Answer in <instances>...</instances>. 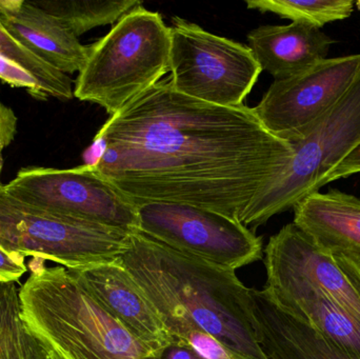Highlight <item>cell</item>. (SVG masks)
<instances>
[{"mask_svg":"<svg viewBox=\"0 0 360 359\" xmlns=\"http://www.w3.org/2000/svg\"><path fill=\"white\" fill-rule=\"evenodd\" d=\"M94 148L91 166L137 206L192 204L238 221L293 156L253 107L192 98L170 77L111 116Z\"/></svg>","mask_w":360,"mask_h":359,"instance_id":"6da1fadb","label":"cell"},{"mask_svg":"<svg viewBox=\"0 0 360 359\" xmlns=\"http://www.w3.org/2000/svg\"><path fill=\"white\" fill-rule=\"evenodd\" d=\"M118 263L151 301L165 327L191 320L236 359H269L254 330L251 289L235 271L182 254L133 232Z\"/></svg>","mask_w":360,"mask_h":359,"instance_id":"7a4b0ae2","label":"cell"},{"mask_svg":"<svg viewBox=\"0 0 360 359\" xmlns=\"http://www.w3.org/2000/svg\"><path fill=\"white\" fill-rule=\"evenodd\" d=\"M19 289L22 318L54 359H158L61 267L33 257Z\"/></svg>","mask_w":360,"mask_h":359,"instance_id":"3957f363","label":"cell"},{"mask_svg":"<svg viewBox=\"0 0 360 359\" xmlns=\"http://www.w3.org/2000/svg\"><path fill=\"white\" fill-rule=\"evenodd\" d=\"M171 29L162 15L135 6L89 46L74 97L113 116L170 72Z\"/></svg>","mask_w":360,"mask_h":359,"instance_id":"277c9868","label":"cell"},{"mask_svg":"<svg viewBox=\"0 0 360 359\" xmlns=\"http://www.w3.org/2000/svg\"><path fill=\"white\" fill-rule=\"evenodd\" d=\"M292 156L281 172L252 200L239 217L258 227L319 191L328 175L360 143V70L344 96L302 139L289 143Z\"/></svg>","mask_w":360,"mask_h":359,"instance_id":"5b68a950","label":"cell"},{"mask_svg":"<svg viewBox=\"0 0 360 359\" xmlns=\"http://www.w3.org/2000/svg\"><path fill=\"white\" fill-rule=\"evenodd\" d=\"M131 233L32 208L0 190V246L68 270L114 263Z\"/></svg>","mask_w":360,"mask_h":359,"instance_id":"8992f818","label":"cell"},{"mask_svg":"<svg viewBox=\"0 0 360 359\" xmlns=\"http://www.w3.org/2000/svg\"><path fill=\"white\" fill-rule=\"evenodd\" d=\"M170 29L173 88L212 105H243L262 72L249 46L177 16Z\"/></svg>","mask_w":360,"mask_h":359,"instance_id":"52a82bcc","label":"cell"},{"mask_svg":"<svg viewBox=\"0 0 360 359\" xmlns=\"http://www.w3.org/2000/svg\"><path fill=\"white\" fill-rule=\"evenodd\" d=\"M4 189L13 200L32 208L127 233L139 232L137 204L91 164L72 169L27 167Z\"/></svg>","mask_w":360,"mask_h":359,"instance_id":"ba28073f","label":"cell"},{"mask_svg":"<svg viewBox=\"0 0 360 359\" xmlns=\"http://www.w3.org/2000/svg\"><path fill=\"white\" fill-rule=\"evenodd\" d=\"M137 213L139 232L217 267L236 271L262 257V238L222 213L174 202H146Z\"/></svg>","mask_w":360,"mask_h":359,"instance_id":"9c48e42d","label":"cell"},{"mask_svg":"<svg viewBox=\"0 0 360 359\" xmlns=\"http://www.w3.org/2000/svg\"><path fill=\"white\" fill-rule=\"evenodd\" d=\"M359 70L360 54L323 59L274 80L254 112L269 132L288 143L300 141L344 96Z\"/></svg>","mask_w":360,"mask_h":359,"instance_id":"30bf717a","label":"cell"},{"mask_svg":"<svg viewBox=\"0 0 360 359\" xmlns=\"http://www.w3.org/2000/svg\"><path fill=\"white\" fill-rule=\"evenodd\" d=\"M266 280L313 289L360 322V268L323 250L294 223L270 238L264 250Z\"/></svg>","mask_w":360,"mask_h":359,"instance_id":"8fae6325","label":"cell"},{"mask_svg":"<svg viewBox=\"0 0 360 359\" xmlns=\"http://www.w3.org/2000/svg\"><path fill=\"white\" fill-rule=\"evenodd\" d=\"M86 292L152 353H160L173 337L136 280L118 263L69 270Z\"/></svg>","mask_w":360,"mask_h":359,"instance_id":"7c38bea8","label":"cell"},{"mask_svg":"<svg viewBox=\"0 0 360 359\" xmlns=\"http://www.w3.org/2000/svg\"><path fill=\"white\" fill-rule=\"evenodd\" d=\"M0 23L27 50L67 75L79 73L86 63L89 46L34 1L0 0Z\"/></svg>","mask_w":360,"mask_h":359,"instance_id":"4fadbf2b","label":"cell"},{"mask_svg":"<svg viewBox=\"0 0 360 359\" xmlns=\"http://www.w3.org/2000/svg\"><path fill=\"white\" fill-rule=\"evenodd\" d=\"M251 299L254 330L269 359H357L283 311L264 290L251 289Z\"/></svg>","mask_w":360,"mask_h":359,"instance_id":"5bb4252c","label":"cell"},{"mask_svg":"<svg viewBox=\"0 0 360 359\" xmlns=\"http://www.w3.org/2000/svg\"><path fill=\"white\" fill-rule=\"evenodd\" d=\"M293 223L323 250L360 268V198L336 189L314 192L294 207Z\"/></svg>","mask_w":360,"mask_h":359,"instance_id":"9a60e30c","label":"cell"},{"mask_svg":"<svg viewBox=\"0 0 360 359\" xmlns=\"http://www.w3.org/2000/svg\"><path fill=\"white\" fill-rule=\"evenodd\" d=\"M249 48L275 80L306 71L327 58L334 40L323 30L304 22L262 25L248 34Z\"/></svg>","mask_w":360,"mask_h":359,"instance_id":"2e32d148","label":"cell"},{"mask_svg":"<svg viewBox=\"0 0 360 359\" xmlns=\"http://www.w3.org/2000/svg\"><path fill=\"white\" fill-rule=\"evenodd\" d=\"M264 290L283 311L360 359V322L331 299L313 289L278 280H266Z\"/></svg>","mask_w":360,"mask_h":359,"instance_id":"e0dca14e","label":"cell"},{"mask_svg":"<svg viewBox=\"0 0 360 359\" xmlns=\"http://www.w3.org/2000/svg\"><path fill=\"white\" fill-rule=\"evenodd\" d=\"M16 284H0V359H54L25 324Z\"/></svg>","mask_w":360,"mask_h":359,"instance_id":"ac0fdd59","label":"cell"},{"mask_svg":"<svg viewBox=\"0 0 360 359\" xmlns=\"http://www.w3.org/2000/svg\"><path fill=\"white\" fill-rule=\"evenodd\" d=\"M34 2L58 19L77 37L94 27L114 25L129 11L141 4L139 0H49Z\"/></svg>","mask_w":360,"mask_h":359,"instance_id":"d6986e66","label":"cell"},{"mask_svg":"<svg viewBox=\"0 0 360 359\" xmlns=\"http://www.w3.org/2000/svg\"><path fill=\"white\" fill-rule=\"evenodd\" d=\"M248 8L262 13H274L295 22H304L321 27L327 23L345 20L352 15V0H249Z\"/></svg>","mask_w":360,"mask_h":359,"instance_id":"ffe728a7","label":"cell"},{"mask_svg":"<svg viewBox=\"0 0 360 359\" xmlns=\"http://www.w3.org/2000/svg\"><path fill=\"white\" fill-rule=\"evenodd\" d=\"M0 56L12 60L33 74L48 91L49 96L60 100L74 97L73 80L69 75L51 67L48 63L17 41L0 23Z\"/></svg>","mask_w":360,"mask_h":359,"instance_id":"44dd1931","label":"cell"},{"mask_svg":"<svg viewBox=\"0 0 360 359\" xmlns=\"http://www.w3.org/2000/svg\"><path fill=\"white\" fill-rule=\"evenodd\" d=\"M0 79L13 88L27 89V93L34 98L39 100L50 98L46 86L33 74L2 56H0Z\"/></svg>","mask_w":360,"mask_h":359,"instance_id":"7402d4cb","label":"cell"},{"mask_svg":"<svg viewBox=\"0 0 360 359\" xmlns=\"http://www.w3.org/2000/svg\"><path fill=\"white\" fill-rule=\"evenodd\" d=\"M25 259L0 246V284H15L27 273Z\"/></svg>","mask_w":360,"mask_h":359,"instance_id":"603a6c76","label":"cell"},{"mask_svg":"<svg viewBox=\"0 0 360 359\" xmlns=\"http://www.w3.org/2000/svg\"><path fill=\"white\" fill-rule=\"evenodd\" d=\"M17 118L15 112L0 99V190L4 189L1 175L4 169V151L12 143L17 134Z\"/></svg>","mask_w":360,"mask_h":359,"instance_id":"cb8c5ba5","label":"cell"},{"mask_svg":"<svg viewBox=\"0 0 360 359\" xmlns=\"http://www.w3.org/2000/svg\"><path fill=\"white\" fill-rule=\"evenodd\" d=\"M360 173V143L338 164L326 178L325 185L340 178H347L351 175Z\"/></svg>","mask_w":360,"mask_h":359,"instance_id":"d4e9b609","label":"cell"},{"mask_svg":"<svg viewBox=\"0 0 360 359\" xmlns=\"http://www.w3.org/2000/svg\"><path fill=\"white\" fill-rule=\"evenodd\" d=\"M158 359H205L199 355L190 346L180 341H173L158 354Z\"/></svg>","mask_w":360,"mask_h":359,"instance_id":"484cf974","label":"cell"},{"mask_svg":"<svg viewBox=\"0 0 360 359\" xmlns=\"http://www.w3.org/2000/svg\"><path fill=\"white\" fill-rule=\"evenodd\" d=\"M356 6H357V8H359V10L360 11V0H359V1L356 2Z\"/></svg>","mask_w":360,"mask_h":359,"instance_id":"4316f807","label":"cell"}]
</instances>
